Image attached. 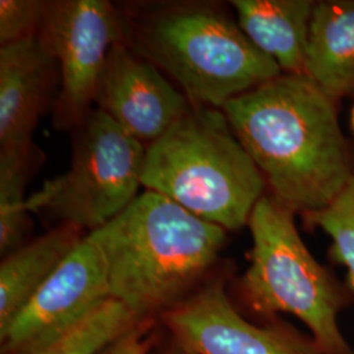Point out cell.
<instances>
[{
	"mask_svg": "<svg viewBox=\"0 0 354 354\" xmlns=\"http://www.w3.org/2000/svg\"><path fill=\"white\" fill-rule=\"evenodd\" d=\"M87 238L102 252L112 298L147 319L189 297L218 260L226 230L146 189Z\"/></svg>",
	"mask_w": 354,
	"mask_h": 354,
	"instance_id": "obj_2",
	"label": "cell"
},
{
	"mask_svg": "<svg viewBox=\"0 0 354 354\" xmlns=\"http://www.w3.org/2000/svg\"><path fill=\"white\" fill-rule=\"evenodd\" d=\"M304 225L320 227L332 239L330 254L348 268V281L354 290V174L348 185L328 207L304 215Z\"/></svg>",
	"mask_w": 354,
	"mask_h": 354,
	"instance_id": "obj_17",
	"label": "cell"
},
{
	"mask_svg": "<svg viewBox=\"0 0 354 354\" xmlns=\"http://www.w3.org/2000/svg\"><path fill=\"white\" fill-rule=\"evenodd\" d=\"M317 0H232L238 24L282 74L307 76V41Z\"/></svg>",
	"mask_w": 354,
	"mask_h": 354,
	"instance_id": "obj_12",
	"label": "cell"
},
{
	"mask_svg": "<svg viewBox=\"0 0 354 354\" xmlns=\"http://www.w3.org/2000/svg\"><path fill=\"white\" fill-rule=\"evenodd\" d=\"M147 146L96 109L79 127L71 165L30 196L28 212L49 210L89 232L124 212L140 194Z\"/></svg>",
	"mask_w": 354,
	"mask_h": 354,
	"instance_id": "obj_6",
	"label": "cell"
},
{
	"mask_svg": "<svg viewBox=\"0 0 354 354\" xmlns=\"http://www.w3.org/2000/svg\"><path fill=\"white\" fill-rule=\"evenodd\" d=\"M339 104L308 76L281 74L222 106L270 194L295 214L328 207L353 176Z\"/></svg>",
	"mask_w": 354,
	"mask_h": 354,
	"instance_id": "obj_1",
	"label": "cell"
},
{
	"mask_svg": "<svg viewBox=\"0 0 354 354\" xmlns=\"http://www.w3.org/2000/svg\"><path fill=\"white\" fill-rule=\"evenodd\" d=\"M38 36L58 67V129L79 127L95 104L97 80L114 44L125 39L124 20L106 0L49 1Z\"/></svg>",
	"mask_w": 354,
	"mask_h": 354,
	"instance_id": "obj_7",
	"label": "cell"
},
{
	"mask_svg": "<svg viewBox=\"0 0 354 354\" xmlns=\"http://www.w3.org/2000/svg\"><path fill=\"white\" fill-rule=\"evenodd\" d=\"M351 127H352V130H353L354 133V105L353 108H352V112H351Z\"/></svg>",
	"mask_w": 354,
	"mask_h": 354,
	"instance_id": "obj_21",
	"label": "cell"
},
{
	"mask_svg": "<svg viewBox=\"0 0 354 354\" xmlns=\"http://www.w3.org/2000/svg\"><path fill=\"white\" fill-rule=\"evenodd\" d=\"M155 317L142 320L136 328L106 346L100 354H150L155 342Z\"/></svg>",
	"mask_w": 354,
	"mask_h": 354,
	"instance_id": "obj_19",
	"label": "cell"
},
{
	"mask_svg": "<svg viewBox=\"0 0 354 354\" xmlns=\"http://www.w3.org/2000/svg\"><path fill=\"white\" fill-rule=\"evenodd\" d=\"M48 6L45 0H1L0 46L38 36Z\"/></svg>",
	"mask_w": 354,
	"mask_h": 354,
	"instance_id": "obj_18",
	"label": "cell"
},
{
	"mask_svg": "<svg viewBox=\"0 0 354 354\" xmlns=\"http://www.w3.org/2000/svg\"><path fill=\"white\" fill-rule=\"evenodd\" d=\"M112 298L100 250L86 238L0 330L1 354H32Z\"/></svg>",
	"mask_w": 354,
	"mask_h": 354,
	"instance_id": "obj_8",
	"label": "cell"
},
{
	"mask_svg": "<svg viewBox=\"0 0 354 354\" xmlns=\"http://www.w3.org/2000/svg\"><path fill=\"white\" fill-rule=\"evenodd\" d=\"M307 76L332 99L354 92V0H317L307 41Z\"/></svg>",
	"mask_w": 354,
	"mask_h": 354,
	"instance_id": "obj_14",
	"label": "cell"
},
{
	"mask_svg": "<svg viewBox=\"0 0 354 354\" xmlns=\"http://www.w3.org/2000/svg\"><path fill=\"white\" fill-rule=\"evenodd\" d=\"M150 354H152V352H150ZM155 354H198L196 353V352H193V351H190L188 348H185L184 345H181V344H178L176 340H174V345L172 346H169V348H167L165 349L163 352H158V353Z\"/></svg>",
	"mask_w": 354,
	"mask_h": 354,
	"instance_id": "obj_20",
	"label": "cell"
},
{
	"mask_svg": "<svg viewBox=\"0 0 354 354\" xmlns=\"http://www.w3.org/2000/svg\"><path fill=\"white\" fill-rule=\"evenodd\" d=\"M295 213L270 193L248 221L251 264L241 279L247 304L264 317L288 313L301 319L327 354H353L337 324L348 297L333 274L307 250Z\"/></svg>",
	"mask_w": 354,
	"mask_h": 354,
	"instance_id": "obj_5",
	"label": "cell"
},
{
	"mask_svg": "<svg viewBox=\"0 0 354 354\" xmlns=\"http://www.w3.org/2000/svg\"><path fill=\"white\" fill-rule=\"evenodd\" d=\"M142 185L235 231L248 225L266 183L225 112L194 106L147 146Z\"/></svg>",
	"mask_w": 354,
	"mask_h": 354,
	"instance_id": "obj_4",
	"label": "cell"
},
{
	"mask_svg": "<svg viewBox=\"0 0 354 354\" xmlns=\"http://www.w3.org/2000/svg\"><path fill=\"white\" fill-rule=\"evenodd\" d=\"M160 317L174 340L198 354H327L289 326L259 327L245 320L222 279L209 282Z\"/></svg>",
	"mask_w": 354,
	"mask_h": 354,
	"instance_id": "obj_9",
	"label": "cell"
},
{
	"mask_svg": "<svg viewBox=\"0 0 354 354\" xmlns=\"http://www.w3.org/2000/svg\"><path fill=\"white\" fill-rule=\"evenodd\" d=\"M127 44L171 76L194 106L222 109L282 71L212 3H174L124 21Z\"/></svg>",
	"mask_w": 354,
	"mask_h": 354,
	"instance_id": "obj_3",
	"label": "cell"
},
{
	"mask_svg": "<svg viewBox=\"0 0 354 354\" xmlns=\"http://www.w3.org/2000/svg\"><path fill=\"white\" fill-rule=\"evenodd\" d=\"M84 238L82 228L64 223L3 257L0 264V330L11 324Z\"/></svg>",
	"mask_w": 354,
	"mask_h": 354,
	"instance_id": "obj_13",
	"label": "cell"
},
{
	"mask_svg": "<svg viewBox=\"0 0 354 354\" xmlns=\"http://www.w3.org/2000/svg\"><path fill=\"white\" fill-rule=\"evenodd\" d=\"M32 149L0 151V253L3 257L23 245L30 225L24 193L30 174Z\"/></svg>",
	"mask_w": 354,
	"mask_h": 354,
	"instance_id": "obj_16",
	"label": "cell"
},
{
	"mask_svg": "<svg viewBox=\"0 0 354 354\" xmlns=\"http://www.w3.org/2000/svg\"><path fill=\"white\" fill-rule=\"evenodd\" d=\"M142 320L145 319H140L122 302L111 298L73 328L32 354H100Z\"/></svg>",
	"mask_w": 354,
	"mask_h": 354,
	"instance_id": "obj_15",
	"label": "cell"
},
{
	"mask_svg": "<svg viewBox=\"0 0 354 354\" xmlns=\"http://www.w3.org/2000/svg\"><path fill=\"white\" fill-rule=\"evenodd\" d=\"M95 105L146 146L165 136L194 108L181 89L125 39L114 44L108 53L97 80Z\"/></svg>",
	"mask_w": 354,
	"mask_h": 354,
	"instance_id": "obj_10",
	"label": "cell"
},
{
	"mask_svg": "<svg viewBox=\"0 0 354 354\" xmlns=\"http://www.w3.org/2000/svg\"><path fill=\"white\" fill-rule=\"evenodd\" d=\"M57 68L39 36L0 46V151L32 149Z\"/></svg>",
	"mask_w": 354,
	"mask_h": 354,
	"instance_id": "obj_11",
	"label": "cell"
}]
</instances>
